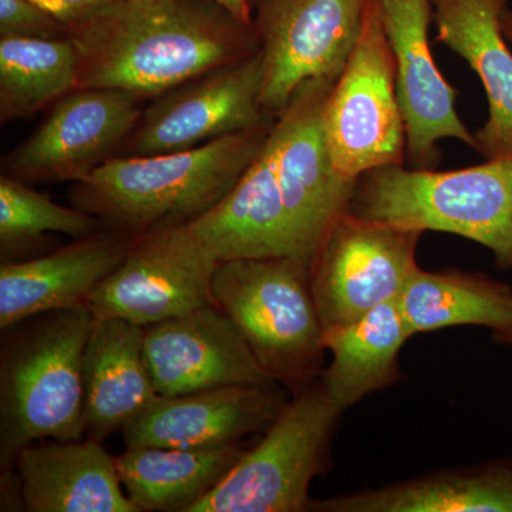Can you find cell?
I'll return each instance as SVG.
<instances>
[{
  "label": "cell",
  "instance_id": "1",
  "mask_svg": "<svg viewBox=\"0 0 512 512\" xmlns=\"http://www.w3.org/2000/svg\"><path fill=\"white\" fill-rule=\"evenodd\" d=\"M77 89L154 99L261 50L254 22L214 0H121L72 33Z\"/></svg>",
  "mask_w": 512,
  "mask_h": 512
},
{
  "label": "cell",
  "instance_id": "2",
  "mask_svg": "<svg viewBox=\"0 0 512 512\" xmlns=\"http://www.w3.org/2000/svg\"><path fill=\"white\" fill-rule=\"evenodd\" d=\"M278 119V117H276ZM191 150L113 157L74 183L70 201L128 237L188 224L218 204L258 156L275 120Z\"/></svg>",
  "mask_w": 512,
  "mask_h": 512
},
{
  "label": "cell",
  "instance_id": "3",
  "mask_svg": "<svg viewBox=\"0 0 512 512\" xmlns=\"http://www.w3.org/2000/svg\"><path fill=\"white\" fill-rule=\"evenodd\" d=\"M89 305L40 313L3 330L0 350V466L42 440L84 434L83 353Z\"/></svg>",
  "mask_w": 512,
  "mask_h": 512
},
{
  "label": "cell",
  "instance_id": "4",
  "mask_svg": "<svg viewBox=\"0 0 512 512\" xmlns=\"http://www.w3.org/2000/svg\"><path fill=\"white\" fill-rule=\"evenodd\" d=\"M454 171L387 165L357 177L348 214L413 231L460 235L512 269V156Z\"/></svg>",
  "mask_w": 512,
  "mask_h": 512
},
{
  "label": "cell",
  "instance_id": "5",
  "mask_svg": "<svg viewBox=\"0 0 512 512\" xmlns=\"http://www.w3.org/2000/svg\"><path fill=\"white\" fill-rule=\"evenodd\" d=\"M212 291L272 379L293 393L319 379L325 330L305 266L291 256L231 259L218 264Z\"/></svg>",
  "mask_w": 512,
  "mask_h": 512
},
{
  "label": "cell",
  "instance_id": "6",
  "mask_svg": "<svg viewBox=\"0 0 512 512\" xmlns=\"http://www.w3.org/2000/svg\"><path fill=\"white\" fill-rule=\"evenodd\" d=\"M342 413L320 379L293 393L259 443L188 512L309 511V485L326 470Z\"/></svg>",
  "mask_w": 512,
  "mask_h": 512
},
{
  "label": "cell",
  "instance_id": "7",
  "mask_svg": "<svg viewBox=\"0 0 512 512\" xmlns=\"http://www.w3.org/2000/svg\"><path fill=\"white\" fill-rule=\"evenodd\" d=\"M323 130L333 163L346 177L406 164L396 63L377 0L367 3L355 49L330 90Z\"/></svg>",
  "mask_w": 512,
  "mask_h": 512
},
{
  "label": "cell",
  "instance_id": "8",
  "mask_svg": "<svg viewBox=\"0 0 512 512\" xmlns=\"http://www.w3.org/2000/svg\"><path fill=\"white\" fill-rule=\"evenodd\" d=\"M335 83L312 79L301 84L272 128L295 259L308 271L332 229L348 214L357 180L336 168L323 130V109Z\"/></svg>",
  "mask_w": 512,
  "mask_h": 512
},
{
  "label": "cell",
  "instance_id": "9",
  "mask_svg": "<svg viewBox=\"0 0 512 512\" xmlns=\"http://www.w3.org/2000/svg\"><path fill=\"white\" fill-rule=\"evenodd\" d=\"M220 262L188 224L165 225L131 237L120 265L87 299L94 318L147 328L217 305L212 281Z\"/></svg>",
  "mask_w": 512,
  "mask_h": 512
},
{
  "label": "cell",
  "instance_id": "10",
  "mask_svg": "<svg viewBox=\"0 0 512 512\" xmlns=\"http://www.w3.org/2000/svg\"><path fill=\"white\" fill-rule=\"evenodd\" d=\"M264 53L262 109L272 119L312 79L336 82L355 49L369 0H249Z\"/></svg>",
  "mask_w": 512,
  "mask_h": 512
},
{
  "label": "cell",
  "instance_id": "11",
  "mask_svg": "<svg viewBox=\"0 0 512 512\" xmlns=\"http://www.w3.org/2000/svg\"><path fill=\"white\" fill-rule=\"evenodd\" d=\"M262 84L264 53L259 50L154 97L116 157L191 150L274 120L262 109Z\"/></svg>",
  "mask_w": 512,
  "mask_h": 512
},
{
  "label": "cell",
  "instance_id": "12",
  "mask_svg": "<svg viewBox=\"0 0 512 512\" xmlns=\"http://www.w3.org/2000/svg\"><path fill=\"white\" fill-rule=\"evenodd\" d=\"M421 235L350 214L340 218L309 271L323 330L350 325L397 298L419 266Z\"/></svg>",
  "mask_w": 512,
  "mask_h": 512
},
{
  "label": "cell",
  "instance_id": "13",
  "mask_svg": "<svg viewBox=\"0 0 512 512\" xmlns=\"http://www.w3.org/2000/svg\"><path fill=\"white\" fill-rule=\"evenodd\" d=\"M141 101L124 90H73L6 156L3 174L22 181L83 180L117 156L140 120Z\"/></svg>",
  "mask_w": 512,
  "mask_h": 512
},
{
  "label": "cell",
  "instance_id": "14",
  "mask_svg": "<svg viewBox=\"0 0 512 512\" xmlns=\"http://www.w3.org/2000/svg\"><path fill=\"white\" fill-rule=\"evenodd\" d=\"M396 63V86L406 128V164L436 170L437 144L456 138L476 150V134L456 110L457 92L434 62L430 49L431 0H377Z\"/></svg>",
  "mask_w": 512,
  "mask_h": 512
},
{
  "label": "cell",
  "instance_id": "15",
  "mask_svg": "<svg viewBox=\"0 0 512 512\" xmlns=\"http://www.w3.org/2000/svg\"><path fill=\"white\" fill-rule=\"evenodd\" d=\"M144 356L158 396L227 386H276L217 305L144 328Z\"/></svg>",
  "mask_w": 512,
  "mask_h": 512
},
{
  "label": "cell",
  "instance_id": "16",
  "mask_svg": "<svg viewBox=\"0 0 512 512\" xmlns=\"http://www.w3.org/2000/svg\"><path fill=\"white\" fill-rule=\"evenodd\" d=\"M276 386H227L160 397L121 433L127 448H218L264 434L286 406Z\"/></svg>",
  "mask_w": 512,
  "mask_h": 512
},
{
  "label": "cell",
  "instance_id": "17",
  "mask_svg": "<svg viewBox=\"0 0 512 512\" xmlns=\"http://www.w3.org/2000/svg\"><path fill=\"white\" fill-rule=\"evenodd\" d=\"M131 237L101 229L49 255L0 266V329L40 313L84 305L120 265Z\"/></svg>",
  "mask_w": 512,
  "mask_h": 512
},
{
  "label": "cell",
  "instance_id": "18",
  "mask_svg": "<svg viewBox=\"0 0 512 512\" xmlns=\"http://www.w3.org/2000/svg\"><path fill=\"white\" fill-rule=\"evenodd\" d=\"M436 42L463 57L487 94L488 120L476 133L484 160L512 156V47L501 29L508 0H431Z\"/></svg>",
  "mask_w": 512,
  "mask_h": 512
},
{
  "label": "cell",
  "instance_id": "19",
  "mask_svg": "<svg viewBox=\"0 0 512 512\" xmlns=\"http://www.w3.org/2000/svg\"><path fill=\"white\" fill-rule=\"evenodd\" d=\"M188 227L218 262L269 256L295 259L279 188L274 130L232 190Z\"/></svg>",
  "mask_w": 512,
  "mask_h": 512
},
{
  "label": "cell",
  "instance_id": "20",
  "mask_svg": "<svg viewBox=\"0 0 512 512\" xmlns=\"http://www.w3.org/2000/svg\"><path fill=\"white\" fill-rule=\"evenodd\" d=\"M29 512H141L101 441L42 440L16 457Z\"/></svg>",
  "mask_w": 512,
  "mask_h": 512
},
{
  "label": "cell",
  "instance_id": "21",
  "mask_svg": "<svg viewBox=\"0 0 512 512\" xmlns=\"http://www.w3.org/2000/svg\"><path fill=\"white\" fill-rule=\"evenodd\" d=\"M84 434L103 441L156 403L144 356V328L94 318L83 353Z\"/></svg>",
  "mask_w": 512,
  "mask_h": 512
},
{
  "label": "cell",
  "instance_id": "22",
  "mask_svg": "<svg viewBox=\"0 0 512 512\" xmlns=\"http://www.w3.org/2000/svg\"><path fill=\"white\" fill-rule=\"evenodd\" d=\"M316 512H512V460L439 471L359 493L311 500Z\"/></svg>",
  "mask_w": 512,
  "mask_h": 512
},
{
  "label": "cell",
  "instance_id": "23",
  "mask_svg": "<svg viewBox=\"0 0 512 512\" xmlns=\"http://www.w3.org/2000/svg\"><path fill=\"white\" fill-rule=\"evenodd\" d=\"M241 444L218 448L134 447L114 457L121 485L140 511L188 512L244 456Z\"/></svg>",
  "mask_w": 512,
  "mask_h": 512
},
{
  "label": "cell",
  "instance_id": "24",
  "mask_svg": "<svg viewBox=\"0 0 512 512\" xmlns=\"http://www.w3.org/2000/svg\"><path fill=\"white\" fill-rule=\"evenodd\" d=\"M410 338L397 298L350 325L325 330L323 345L332 362L322 370L320 382L345 412L367 394L399 382V353Z\"/></svg>",
  "mask_w": 512,
  "mask_h": 512
},
{
  "label": "cell",
  "instance_id": "25",
  "mask_svg": "<svg viewBox=\"0 0 512 512\" xmlns=\"http://www.w3.org/2000/svg\"><path fill=\"white\" fill-rule=\"evenodd\" d=\"M412 336L453 326H484L494 340L512 332V288L457 269L429 272L417 266L397 296Z\"/></svg>",
  "mask_w": 512,
  "mask_h": 512
},
{
  "label": "cell",
  "instance_id": "26",
  "mask_svg": "<svg viewBox=\"0 0 512 512\" xmlns=\"http://www.w3.org/2000/svg\"><path fill=\"white\" fill-rule=\"evenodd\" d=\"M77 89L72 37H0V119H25Z\"/></svg>",
  "mask_w": 512,
  "mask_h": 512
},
{
  "label": "cell",
  "instance_id": "27",
  "mask_svg": "<svg viewBox=\"0 0 512 512\" xmlns=\"http://www.w3.org/2000/svg\"><path fill=\"white\" fill-rule=\"evenodd\" d=\"M106 229L93 215L56 204L22 180L3 174L0 177V247L2 255L32 244L46 234L89 237Z\"/></svg>",
  "mask_w": 512,
  "mask_h": 512
},
{
  "label": "cell",
  "instance_id": "28",
  "mask_svg": "<svg viewBox=\"0 0 512 512\" xmlns=\"http://www.w3.org/2000/svg\"><path fill=\"white\" fill-rule=\"evenodd\" d=\"M0 37H72L69 29L33 0H0Z\"/></svg>",
  "mask_w": 512,
  "mask_h": 512
},
{
  "label": "cell",
  "instance_id": "29",
  "mask_svg": "<svg viewBox=\"0 0 512 512\" xmlns=\"http://www.w3.org/2000/svg\"><path fill=\"white\" fill-rule=\"evenodd\" d=\"M33 2L52 13L72 35L74 30L92 22L121 0H33Z\"/></svg>",
  "mask_w": 512,
  "mask_h": 512
},
{
  "label": "cell",
  "instance_id": "30",
  "mask_svg": "<svg viewBox=\"0 0 512 512\" xmlns=\"http://www.w3.org/2000/svg\"><path fill=\"white\" fill-rule=\"evenodd\" d=\"M2 511L25 510L23 501V485L18 471H12V467L2 470Z\"/></svg>",
  "mask_w": 512,
  "mask_h": 512
},
{
  "label": "cell",
  "instance_id": "31",
  "mask_svg": "<svg viewBox=\"0 0 512 512\" xmlns=\"http://www.w3.org/2000/svg\"><path fill=\"white\" fill-rule=\"evenodd\" d=\"M218 5L224 6L235 18L242 22L252 23L251 2L249 0H214Z\"/></svg>",
  "mask_w": 512,
  "mask_h": 512
},
{
  "label": "cell",
  "instance_id": "32",
  "mask_svg": "<svg viewBox=\"0 0 512 512\" xmlns=\"http://www.w3.org/2000/svg\"><path fill=\"white\" fill-rule=\"evenodd\" d=\"M501 29H503L505 39L512 47V10L508 6L501 13Z\"/></svg>",
  "mask_w": 512,
  "mask_h": 512
},
{
  "label": "cell",
  "instance_id": "33",
  "mask_svg": "<svg viewBox=\"0 0 512 512\" xmlns=\"http://www.w3.org/2000/svg\"><path fill=\"white\" fill-rule=\"evenodd\" d=\"M498 343H503V345H512V332L508 333L507 336H504L503 339L498 340Z\"/></svg>",
  "mask_w": 512,
  "mask_h": 512
}]
</instances>
